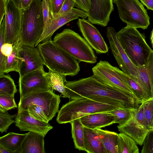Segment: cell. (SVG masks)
Wrapping results in <instances>:
<instances>
[{
  "mask_svg": "<svg viewBox=\"0 0 153 153\" xmlns=\"http://www.w3.org/2000/svg\"><path fill=\"white\" fill-rule=\"evenodd\" d=\"M37 47L45 65L53 71L74 76L80 70L77 60L57 45L50 38Z\"/></svg>",
  "mask_w": 153,
  "mask_h": 153,
  "instance_id": "2",
  "label": "cell"
},
{
  "mask_svg": "<svg viewBox=\"0 0 153 153\" xmlns=\"http://www.w3.org/2000/svg\"><path fill=\"white\" fill-rule=\"evenodd\" d=\"M104 147L107 153H118V134L114 132L103 130L100 128L94 129Z\"/></svg>",
  "mask_w": 153,
  "mask_h": 153,
  "instance_id": "26",
  "label": "cell"
},
{
  "mask_svg": "<svg viewBox=\"0 0 153 153\" xmlns=\"http://www.w3.org/2000/svg\"><path fill=\"white\" fill-rule=\"evenodd\" d=\"M7 0H0V24L5 15Z\"/></svg>",
  "mask_w": 153,
  "mask_h": 153,
  "instance_id": "41",
  "label": "cell"
},
{
  "mask_svg": "<svg viewBox=\"0 0 153 153\" xmlns=\"http://www.w3.org/2000/svg\"><path fill=\"white\" fill-rule=\"evenodd\" d=\"M75 2L76 6L83 11L87 13L90 9V0H74Z\"/></svg>",
  "mask_w": 153,
  "mask_h": 153,
  "instance_id": "40",
  "label": "cell"
},
{
  "mask_svg": "<svg viewBox=\"0 0 153 153\" xmlns=\"http://www.w3.org/2000/svg\"><path fill=\"white\" fill-rule=\"evenodd\" d=\"M19 54L22 60L19 73V76L45 65L37 47L22 45Z\"/></svg>",
  "mask_w": 153,
  "mask_h": 153,
  "instance_id": "16",
  "label": "cell"
},
{
  "mask_svg": "<svg viewBox=\"0 0 153 153\" xmlns=\"http://www.w3.org/2000/svg\"><path fill=\"white\" fill-rule=\"evenodd\" d=\"M7 1L8 0H7Z\"/></svg>",
  "mask_w": 153,
  "mask_h": 153,
  "instance_id": "47",
  "label": "cell"
},
{
  "mask_svg": "<svg viewBox=\"0 0 153 153\" xmlns=\"http://www.w3.org/2000/svg\"><path fill=\"white\" fill-rule=\"evenodd\" d=\"M92 69L93 75L101 81L128 93L141 104L128 85L116 71L114 66L108 62L100 60Z\"/></svg>",
  "mask_w": 153,
  "mask_h": 153,
  "instance_id": "11",
  "label": "cell"
},
{
  "mask_svg": "<svg viewBox=\"0 0 153 153\" xmlns=\"http://www.w3.org/2000/svg\"><path fill=\"white\" fill-rule=\"evenodd\" d=\"M53 41L79 62L94 64L97 62V57L86 41L70 29H65L57 33Z\"/></svg>",
  "mask_w": 153,
  "mask_h": 153,
  "instance_id": "6",
  "label": "cell"
},
{
  "mask_svg": "<svg viewBox=\"0 0 153 153\" xmlns=\"http://www.w3.org/2000/svg\"><path fill=\"white\" fill-rule=\"evenodd\" d=\"M17 114L11 115L7 111L0 109V131L1 133L6 132L9 126L15 122L13 118L16 117Z\"/></svg>",
  "mask_w": 153,
  "mask_h": 153,
  "instance_id": "33",
  "label": "cell"
},
{
  "mask_svg": "<svg viewBox=\"0 0 153 153\" xmlns=\"http://www.w3.org/2000/svg\"><path fill=\"white\" fill-rule=\"evenodd\" d=\"M19 84L20 97L39 91H53L43 66L19 76Z\"/></svg>",
  "mask_w": 153,
  "mask_h": 153,
  "instance_id": "10",
  "label": "cell"
},
{
  "mask_svg": "<svg viewBox=\"0 0 153 153\" xmlns=\"http://www.w3.org/2000/svg\"><path fill=\"white\" fill-rule=\"evenodd\" d=\"M17 91L14 81L9 74L0 75V95L14 97Z\"/></svg>",
  "mask_w": 153,
  "mask_h": 153,
  "instance_id": "31",
  "label": "cell"
},
{
  "mask_svg": "<svg viewBox=\"0 0 153 153\" xmlns=\"http://www.w3.org/2000/svg\"><path fill=\"white\" fill-rule=\"evenodd\" d=\"M20 9L22 10L21 0H12Z\"/></svg>",
  "mask_w": 153,
  "mask_h": 153,
  "instance_id": "45",
  "label": "cell"
},
{
  "mask_svg": "<svg viewBox=\"0 0 153 153\" xmlns=\"http://www.w3.org/2000/svg\"><path fill=\"white\" fill-rule=\"evenodd\" d=\"M0 153H12V152L2 146L0 145Z\"/></svg>",
  "mask_w": 153,
  "mask_h": 153,
  "instance_id": "44",
  "label": "cell"
},
{
  "mask_svg": "<svg viewBox=\"0 0 153 153\" xmlns=\"http://www.w3.org/2000/svg\"><path fill=\"white\" fill-rule=\"evenodd\" d=\"M44 137L42 133L29 131L22 144L19 153H45Z\"/></svg>",
  "mask_w": 153,
  "mask_h": 153,
  "instance_id": "21",
  "label": "cell"
},
{
  "mask_svg": "<svg viewBox=\"0 0 153 153\" xmlns=\"http://www.w3.org/2000/svg\"><path fill=\"white\" fill-rule=\"evenodd\" d=\"M60 102L59 96L53 91L35 92L20 98L18 111L25 110L30 105H35L41 108L50 121L58 112Z\"/></svg>",
  "mask_w": 153,
  "mask_h": 153,
  "instance_id": "8",
  "label": "cell"
},
{
  "mask_svg": "<svg viewBox=\"0 0 153 153\" xmlns=\"http://www.w3.org/2000/svg\"><path fill=\"white\" fill-rule=\"evenodd\" d=\"M106 37L111 52L122 71L137 79L138 74L136 68L121 46L117 37V32L114 27H109L107 28Z\"/></svg>",
  "mask_w": 153,
  "mask_h": 153,
  "instance_id": "12",
  "label": "cell"
},
{
  "mask_svg": "<svg viewBox=\"0 0 153 153\" xmlns=\"http://www.w3.org/2000/svg\"><path fill=\"white\" fill-rule=\"evenodd\" d=\"M22 45L19 37L14 43L13 51L7 58L3 68L4 74H7L11 71H16L19 73L22 61L19 54V51Z\"/></svg>",
  "mask_w": 153,
  "mask_h": 153,
  "instance_id": "24",
  "label": "cell"
},
{
  "mask_svg": "<svg viewBox=\"0 0 153 153\" xmlns=\"http://www.w3.org/2000/svg\"><path fill=\"white\" fill-rule=\"evenodd\" d=\"M80 119L83 126L92 129L101 128L115 123L114 116L109 112L89 114Z\"/></svg>",
  "mask_w": 153,
  "mask_h": 153,
  "instance_id": "20",
  "label": "cell"
},
{
  "mask_svg": "<svg viewBox=\"0 0 153 153\" xmlns=\"http://www.w3.org/2000/svg\"><path fill=\"white\" fill-rule=\"evenodd\" d=\"M143 4L149 10L153 11V0H140Z\"/></svg>",
  "mask_w": 153,
  "mask_h": 153,
  "instance_id": "42",
  "label": "cell"
},
{
  "mask_svg": "<svg viewBox=\"0 0 153 153\" xmlns=\"http://www.w3.org/2000/svg\"><path fill=\"white\" fill-rule=\"evenodd\" d=\"M90 6L88 21L92 24L106 26L110 21V15L114 10L112 0H90Z\"/></svg>",
  "mask_w": 153,
  "mask_h": 153,
  "instance_id": "15",
  "label": "cell"
},
{
  "mask_svg": "<svg viewBox=\"0 0 153 153\" xmlns=\"http://www.w3.org/2000/svg\"><path fill=\"white\" fill-rule=\"evenodd\" d=\"M114 68L117 73L128 85L141 103L150 98L143 88L135 78L124 73L116 67L114 66Z\"/></svg>",
  "mask_w": 153,
  "mask_h": 153,
  "instance_id": "23",
  "label": "cell"
},
{
  "mask_svg": "<svg viewBox=\"0 0 153 153\" xmlns=\"http://www.w3.org/2000/svg\"><path fill=\"white\" fill-rule=\"evenodd\" d=\"M136 108L128 107L117 108L108 112L114 116L115 123L121 125L132 117Z\"/></svg>",
  "mask_w": 153,
  "mask_h": 153,
  "instance_id": "30",
  "label": "cell"
},
{
  "mask_svg": "<svg viewBox=\"0 0 153 153\" xmlns=\"http://www.w3.org/2000/svg\"><path fill=\"white\" fill-rule=\"evenodd\" d=\"M117 108L88 98H79L70 100L63 105L58 112L56 120L60 124L70 123L86 115L108 112Z\"/></svg>",
  "mask_w": 153,
  "mask_h": 153,
  "instance_id": "5",
  "label": "cell"
},
{
  "mask_svg": "<svg viewBox=\"0 0 153 153\" xmlns=\"http://www.w3.org/2000/svg\"><path fill=\"white\" fill-rule=\"evenodd\" d=\"M42 5L44 21L43 33L53 18L51 11L50 0H42Z\"/></svg>",
  "mask_w": 153,
  "mask_h": 153,
  "instance_id": "35",
  "label": "cell"
},
{
  "mask_svg": "<svg viewBox=\"0 0 153 153\" xmlns=\"http://www.w3.org/2000/svg\"><path fill=\"white\" fill-rule=\"evenodd\" d=\"M75 6L76 4L74 0H65L60 10L55 18L70 11Z\"/></svg>",
  "mask_w": 153,
  "mask_h": 153,
  "instance_id": "39",
  "label": "cell"
},
{
  "mask_svg": "<svg viewBox=\"0 0 153 153\" xmlns=\"http://www.w3.org/2000/svg\"><path fill=\"white\" fill-rule=\"evenodd\" d=\"M88 17L87 12L74 8L67 12L53 19L42 33L36 47L41 42L51 38L57 30L68 22L79 17L85 19Z\"/></svg>",
  "mask_w": 153,
  "mask_h": 153,
  "instance_id": "18",
  "label": "cell"
},
{
  "mask_svg": "<svg viewBox=\"0 0 153 153\" xmlns=\"http://www.w3.org/2000/svg\"><path fill=\"white\" fill-rule=\"evenodd\" d=\"M69 100L85 97L118 108H137L141 104L130 94L104 84L94 75L73 81H67Z\"/></svg>",
  "mask_w": 153,
  "mask_h": 153,
  "instance_id": "1",
  "label": "cell"
},
{
  "mask_svg": "<svg viewBox=\"0 0 153 153\" xmlns=\"http://www.w3.org/2000/svg\"><path fill=\"white\" fill-rule=\"evenodd\" d=\"M33 0H21L22 9L27 8L31 4Z\"/></svg>",
  "mask_w": 153,
  "mask_h": 153,
  "instance_id": "43",
  "label": "cell"
},
{
  "mask_svg": "<svg viewBox=\"0 0 153 153\" xmlns=\"http://www.w3.org/2000/svg\"><path fill=\"white\" fill-rule=\"evenodd\" d=\"M15 123L16 126L21 131L36 132L42 134L44 137L53 128L48 123L34 117L27 110L18 111Z\"/></svg>",
  "mask_w": 153,
  "mask_h": 153,
  "instance_id": "17",
  "label": "cell"
},
{
  "mask_svg": "<svg viewBox=\"0 0 153 153\" xmlns=\"http://www.w3.org/2000/svg\"><path fill=\"white\" fill-rule=\"evenodd\" d=\"M117 35L121 46L136 67L145 65L152 50L144 35L137 28L127 25L117 32Z\"/></svg>",
  "mask_w": 153,
  "mask_h": 153,
  "instance_id": "3",
  "label": "cell"
},
{
  "mask_svg": "<svg viewBox=\"0 0 153 153\" xmlns=\"http://www.w3.org/2000/svg\"><path fill=\"white\" fill-rule=\"evenodd\" d=\"M70 123L71 126L72 137L75 148L85 151L84 130L80 118L72 121Z\"/></svg>",
  "mask_w": 153,
  "mask_h": 153,
  "instance_id": "29",
  "label": "cell"
},
{
  "mask_svg": "<svg viewBox=\"0 0 153 153\" xmlns=\"http://www.w3.org/2000/svg\"><path fill=\"white\" fill-rule=\"evenodd\" d=\"M14 97L0 95V109L8 111L17 108Z\"/></svg>",
  "mask_w": 153,
  "mask_h": 153,
  "instance_id": "36",
  "label": "cell"
},
{
  "mask_svg": "<svg viewBox=\"0 0 153 153\" xmlns=\"http://www.w3.org/2000/svg\"><path fill=\"white\" fill-rule=\"evenodd\" d=\"M142 103L147 126L149 128L153 130V98L144 101Z\"/></svg>",
  "mask_w": 153,
  "mask_h": 153,
  "instance_id": "32",
  "label": "cell"
},
{
  "mask_svg": "<svg viewBox=\"0 0 153 153\" xmlns=\"http://www.w3.org/2000/svg\"><path fill=\"white\" fill-rule=\"evenodd\" d=\"M22 10L12 0L7 1L5 15L6 42L14 43L19 37L22 26Z\"/></svg>",
  "mask_w": 153,
  "mask_h": 153,
  "instance_id": "13",
  "label": "cell"
},
{
  "mask_svg": "<svg viewBox=\"0 0 153 153\" xmlns=\"http://www.w3.org/2000/svg\"><path fill=\"white\" fill-rule=\"evenodd\" d=\"M65 0H50L51 11L53 19L60 10Z\"/></svg>",
  "mask_w": 153,
  "mask_h": 153,
  "instance_id": "38",
  "label": "cell"
},
{
  "mask_svg": "<svg viewBox=\"0 0 153 153\" xmlns=\"http://www.w3.org/2000/svg\"><path fill=\"white\" fill-rule=\"evenodd\" d=\"M138 78L135 79L140 84L150 98H153V50L146 64L136 67Z\"/></svg>",
  "mask_w": 153,
  "mask_h": 153,
  "instance_id": "19",
  "label": "cell"
},
{
  "mask_svg": "<svg viewBox=\"0 0 153 153\" xmlns=\"http://www.w3.org/2000/svg\"><path fill=\"white\" fill-rule=\"evenodd\" d=\"M47 72L50 85L53 90H55L60 93L64 97L70 98L66 91L65 83L67 81V75L55 71L48 69Z\"/></svg>",
  "mask_w": 153,
  "mask_h": 153,
  "instance_id": "27",
  "label": "cell"
},
{
  "mask_svg": "<svg viewBox=\"0 0 153 153\" xmlns=\"http://www.w3.org/2000/svg\"><path fill=\"white\" fill-rule=\"evenodd\" d=\"M44 27L42 0H33L27 8L22 10L20 40L22 45L36 47Z\"/></svg>",
  "mask_w": 153,
  "mask_h": 153,
  "instance_id": "4",
  "label": "cell"
},
{
  "mask_svg": "<svg viewBox=\"0 0 153 153\" xmlns=\"http://www.w3.org/2000/svg\"><path fill=\"white\" fill-rule=\"evenodd\" d=\"M27 135L12 132L8 133L0 138V145L12 153H19L22 144Z\"/></svg>",
  "mask_w": 153,
  "mask_h": 153,
  "instance_id": "25",
  "label": "cell"
},
{
  "mask_svg": "<svg viewBox=\"0 0 153 153\" xmlns=\"http://www.w3.org/2000/svg\"><path fill=\"white\" fill-rule=\"evenodd\" d=\"M134 140L126 134L120 132L118 134V153H139V149Z\"/></svg>",
  "mask_w": 153,
  "mask_h": 153,
  "instance_id": "28",
  "label": "cell"
},
{
  "mask_svg": "<svg viewBox=\"0 0 153 153\" xmlns=\"http://www.w3.org/2000/svg\"><path fill=\"white\" fill-rule=\"evenodd\" d=\"M143 145L141 153H153V130L147 135Z\"/></svg>",
  "mask_w": 153,
  "mask_h": 153,
  "instance_id": "37",
  "label": "cell"
},
{
  "mask_svg": "<svg viewBox=\"0 0 153 153\" xmlns=\"http://www.w3.org/2000/svg\"><path fill=\"white\" fill-rule=\"evenodd\" d=\"M118 131L133 139L141 146L148 133L153 130L149 128L145 120L142 103L136 108L132 117L124 124L117 126Z\"/></svg>",
  "mask_w": 153,
  "mask_h": 153,
  "instance_id": "9",
  "label": "cell"
},
{
  "mask_svg": "<svg viewBox=\"0 0 153 153\" xmlns=\"http://www.w3.org/2000/svg\"><path fill=\"white\" fill-rule=\"evenodd\" d=\"M85 151L88 153H107L94 129L83 126Z\"/></svg>",
  "mask_w": 153,
  "mask_h": 153,
  "instance_id": "22",
  "label": "cell"
},
{
  "mask_svg": "<svg viewBox=\"0 0 153 153\" xmlns=\"http://www.w3.org/2000/svg\"><path fill=\"white\" fill-rule=\"evenodd\" d=\"M25 110H27L29 113L36 119L48 123L49 121L44 111L39 106L35 105H32L28 106Z\"/></svg>",
  "mask_w": 153,
  "mask_h": 153,
  "instance_id": "34",
  "label": "cell"
},
{
  "mask_svg": "<svg viewBox=\"0 0 153 153\" xmlns=\"http://www.w3.org/2000/svg\"><path fill=\"white\" fill-rule=\"evenodd\" d=\"M150 40L151 43L152 45V46L153 47V28L151 33V35L150 36Z\"/></svg>",
  "mask_w": 153,
  "mask_h": 153,
  "instance_id": "46",
  "label": "cell"
},
{
  "mask_svg": "<svg viewBox=\"0 0 153 153\" xmlns=\"http://www.w3.org/2000/svg\"><path fill=\"white\" fill-rule=\"evenodd\" d=\"M77 24L84 38L97 53H105L108 52V46L102 36L88 20L79 19Z\"/></svg>",
  "mask_w": 153,
  "mask_h": 153,
  "instance_id": "14",
  "label": "cell"
},
{
  "mask_svg": "<svg viewBox=\"0 0 153 153\" xmlns=\"http://www.w3.org/2000/svg\"><path fill=\"white\" fill-rule=\"evenodd\" d=\"M119 16L127 25L136 28L146 29L150 25V18L146 10L138 0H114Z\"/></svg>",
  "mask_w": 153,
  "mask_h": 153,
  "instance_id": "7",
  "label": "cell"
}]
</instances>
